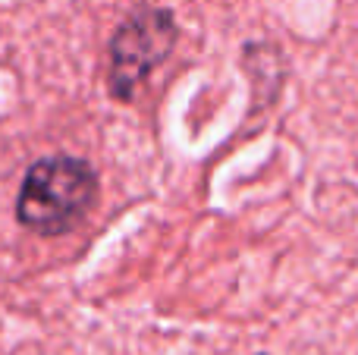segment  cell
<instances>
[{
    "label": "cell",
    "mask_w": 358,
    "mask_h": 355,
    "mask_svg": "<svg viewBox=\"0 0 358 355\" xmlns=\"http://www.w3.org/2000/svg\"><path fill=\"white\" fill-rule=\"evenodd\" d=\"M98 201V173L88 161L54 154L35 161L16 195V220L38 236L73 230Z\"/></svg>",
    "instance_id": "6da1fadb"
},
{
    "label": "cell",
    "mask_w": 358,
    "mask_h": 355,
    "mask_svg": "<svg viewBox=\"0 0 358 355\" xmlns=\"http://www.w3.org/2000/svg\"><path fill=\"white\" fill-rule=\"evenodd\" d=\"M176 38V16L167 6H138L136 13H129L110 38V98L129 104L142 92L148 75L173 54Z\"/></svg>",
    "instance_id": "7a4b0ae2"
}]
</instances>
